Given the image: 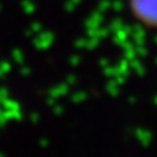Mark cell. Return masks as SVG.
Wrapping results in <instances>:
<instances>
[{
	"label": "cell",
	"instance_id": "cell-1",
	"mask_svg": "<svg viewBox=\"0 0 157 157\" xmlns=\"http://www.w3.org/2000/svg\"><path fill=\"white\" fill-rule=\"evenodd\" d=\"M130 6L137 21L157 29V0H130Z\"/></svg>",
	"mask_w": 157,
	"mask_h": 157
}]
</instances>
